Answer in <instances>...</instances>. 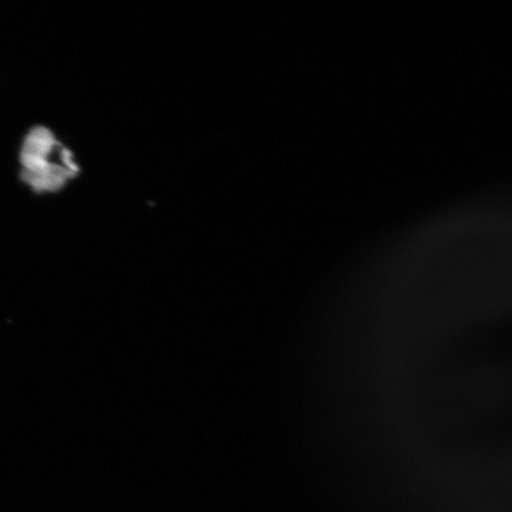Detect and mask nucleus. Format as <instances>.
Returning <instances> with one entry per match:
<instances>
[{"label": "nucleus", "mask_w": 512, "mask_h": 512, "mask_svg": "<svg viewBox=\"0 0 512 512\" xmlns=\"http://www.w3.org/2000/svg\"><path fill=\"white\" fill-rule=\"evenodd\" d=\"M21 177L36 192H57L80 174L73 152L47 127L32 128L21 152Z\"/></svg>", "instance_id": "nucleus-1"}]
</instances>
